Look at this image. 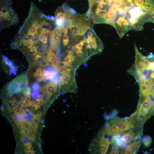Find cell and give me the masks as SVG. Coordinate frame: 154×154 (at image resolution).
I'll return each instance as SVG.
<instances>
[{
  "label": "cell",
  "mask_w": 154,
  "mask_h": 154,
  "mask_svg": "<svg viewBox=\"0 0 154 154\" xmlns=\"http://www.w3.org/2000/svg\"><path fill=\"white\" fill-rule=\"evenodd\" d=\"M45 16L34 2H31L28 15L17 34L33 41L35 45L38 44L39 34Z\"/></svg>",
  "instance_id": "6da1fadb"
},
{
  "label": "cell",
  "mask_w": 154,
  "mask_h": 154,
  "mask_svg": "<svg viewBox=\"0 0 154 154\" xmlns=\"http://www.w3.org/2000/svg\"><path fill=\"white\" fill-rule=\"evenodd\" d=\"M137 121L138 119L135 114L127 119L112 117L108 119L105 125L98 134L109 135H119L133 127Z\"/></svg>",
  "instance_id": "7a4b0ae2"
},
{
  "label": "cell",
  "mask_w": 154,
  "mask_h": 154,
  "mask_svg": "<svg viewBox=\"0 0 154 154\" xmlns=\"http://www.w3.org/2000/svg\"><path fill=\"white\" fill-rule=\"evenodd\" d=\"M66 27L76 37L83 35L90 28H92L90 19L86 14H76L67 23Z\"/></svg>",
  "instance_id": "3957f363"
},
{
  "label": "cell",
  "mask_w": 154,
  "mask_h": 154,
  "mask_svg": "<svg viewBox=\"0 0 154 154\" xmlns=\"http://www.w3.org/2000/svg\"><path fill=\"white\" fill-rule=\"evenodd\" d=\"M126 15L131 29L135 31L141 30L145 22L154 21L153 18L151 15L133 5L130 7Z\"/></svg>",
  "instance_id": "277c9868"
},
{
  "label": "cell",
  "mask_w": 154,
  "mask_h": 154,
  "mask_svg": "<svg viewBox=\"0 0 154 154\" xmlns=\"http://www.w3.org/2000/svg\"><path fill=\"white\" fill-rule=\"evenodd\" d=\"M76 70L61 67L60 73L61 74L58 83L60 93H75L78 86L76 82L75 73Z\"/></svg>",
  "instance_id": "5b68a950"
},
{
  "label": "cell",
  "mask_w": 154,
  "mask_h": 154,
  "mask_svg": "<svg viewBox=\"0 0 154 154\" xmlns=\"http://www.w3.org/2000/svg\"><path fill=\"white\" fill-rule=\"evenodd\" d=\"M83 36L86 41L87 52L89 58L102 52L104 48L103 43L92 28L89 29Z\"/></svg>",
  "instance_id": "8992f818"
},
{
  "label": "cell",
  "mask_w": 154,
  "mask_h": 154,
  "mask_svg": "<svg viewBox=\"0 0 154 154\" xmlns=\"http://www.w3.org/2000/svg\"><path fill=\"white\" fill-rule=\"evenodd\" d=\"M0 31L7 27L15 25L19 21L18 17L11 5L0 6Z\"/></svg>",
  "instance_id": "52a82bcc"
},
{
  "label": "cell",
  "mask_w": 154,
  "mask_h": 154,
  "mask_svg": "<svg viewBox=\"0 0 154 154\" xmlns=\"http://www.w3.org/2000/svg\"><path fill=\"white\" fill-rule=\"evenodd\" d=\"M76 14L75 10L66 3L56 9L55 13V22L58 26L66 27L69 20Z\"/></svg>",
  "instance_id": "ba28073f"
},
{
  "label": "cell",
  "mask_w": 154,
  "mask_h": 154,
  "mask_svg": "<svg viewBox=\"0 0 154 154\" xmlns=\"http://www.w3.org/2000/svg\"><path fill=\"white\" fill-rule=\"evenodd\" d=\"M28 85L27 75L26 74H22L6 84L4 88V91L8 95H11L23 92L28 87Z\"/></svg>",
  "instance_id": "9c48e42d"
},
{
  "label": "cell",
  "mask_w": 154,
  "mask_h": 154,
  "mask_svg": "<svg viewBox=\"0 0 154 154\" xmlns=\"http://www.w3.org/2000/svg\"><path fill=\"white\" fill-rule=\"evenodd\" d=\"M110 142L109 139L104 135H98V137L92 140L89 147L90 153L92 154H106Z\"/></svg>",
  "instance_id": "30bf717a"
},
{
  "label": "cell",
  "mask_w": 154,
  "mask_h": 154,
  "mask_svg": "<svg viewBox=\"0 0 154 154\" xmlns=\"http://www.w3.org/2000/svg\"><path fill=\"white\" fill-rule=\"evenodd\" d=\"M62 34L61 27L56 25L51 30L50 33V48L58 56L61 53L60 44Z\"/></svg>",
  "instance_id": "8fae6325"
},
{
  "label": "cell",
  "mask_w": 154,
  "mask_h": 154,
  "mask_svg": "<svg viewBox=\"0 0 154 154\" xmlns=\"http://www.w3.org/2000/svg\"><path fill=\"white\" fill-rule=\"evenodd\" d=\"M45 96L46 103H52L59 92L58 82H51L41 87L40 89Z\"/></svg>",
  "instance_id": "7c38bea8"
},
{
  "label": "cell",
  "mask_w": 154,
  "mask_h": 154,
  "mask_svg": "<svg viewBox=\"0 0 154 154\" xmlns=\"http://www.w3.org/2000/svg\"><path fill=\"white\" fill-rule=\"evenodd\" d=\"M126 15L118 16L113 26L121 38L131 29L129 21L127 17H126Z\"/></svg>",
  "instance_id": "4fadbf2b"
},
{
  "label": "cell",
  "mask_w": 154,
  "mask_h": 154,
  "mask_svg": "<svg viewBox=\"0 0 154 154\" xmlns=\"http://www.w3.org/2000/svg\"><path fill=\"white\" fill-rule=\"evenodd\" d=\"M137 7L150 15H154V1L153 0H133Z\"/></svg>",
  "instance_id": "5bb4252c"
},
{
  "label": "cell",
  "mask_w": 154,
  "mask_h": 154,
  "mask_svg": "<svg viewBox=\"0 0 154 154\" xmlns=\"http://www.w3.org/2000/svg\"><path fill=\"white\" fill-rule=\"evenodd\" d=\"M154 103V102L153 101L149 96L140 103L138 112L137 113L138 119L139 116L143 117L146 116L148 112L150 111V110Z\"/></svg>",
  "instance_id": "9a60e30c"
},
{
  "label": "cell",
  "mask_w": 154,
  "mask_h": 154,
  "mask_svg": "<svg viewBox=\"0 0 154 154\" xmlns=\"http://www.w3.org/2000/svg\"><path fill=\"white\" fill-rule=\"evenodd\" d=\"M135 58L134 65L131 68L138 73L142 74L146 69L144 63V56L138 51L135 45Z\"/></svg>",
  "instance_id": "2e32d148"
},
{
  "label": "cell",
  "mask_w": 154,
  "mask_h": 154,
  "mask_svg": "<svg viewBox=\"0 0 154 154\" xmlns=\"http://www.w3.org/2000/svg\"><path fill=\"white\" fill-rule=\"evenodd\" d=\"M59 73L53 67H48L46 69L45 75L43 76V80L44 81L48 80L58 83L60 76Z\"/></svg>",
  "instance_id": "e0dca14e"
},
{
  "label": "cell",
  "mask_w": 154,
  "mask_h": 154,
  "mask_svg": "<svg viewBox=\"0 0 154 154\" xmlns=\"http://www.w3.org/2000/svg\"><path fill=\"white\" fill-rule=\"evenodd\" d=\"M135 138V134L133 130H131L127 132L124 133L121 137L123 145H125L129 143Z\"/></svg>",
  "instance_id": "ac0fdd59"
},
{
  "label": "cell",
  "mask_w": 154,
  "mask_h": 154,
  "mask_svg": "<svg viewBox=\"0 0 154 154\" xmlns=\"http://www.w3.org/2000/svg\"><path fill=\"white\" fill-rule=\"evenodd\" d=\"M50 31L49 30L43 29L41 30L38 36V40L42 44H46L48 42Z\"/></svg>",
  "instance_id": "d6986e66"
},
{
  "label": "cell",
  "mask_w": 154,
  "mask_h": 154,
  "mask_svg": "<svg viewBox=\"0 0 154 154\" xmlns=\"http://www.w3.org/2000/svg\"><path fill=\"white\" fill-rule=\"evenodd\" d=\"M140 141L134 142L126 147L123 152L124 154H134L139 149L141 145Z\"/></svg>",
  "instance_id": "ffe728a7"
},
{
  "label": "cell",
  "mask_w": 154,
  "mask_h": 154,
  "mask_svg": "<svg viewBox=\"0 0 154 154\" xmlns=\"http://www.w3.org/2000/svg\"><path fill=\"white\" fill-rule=\"evenodd\" d=\"M111 143L112 147L118 148L123 145L121 137L119 135H113L111 139Z\"/></svg>",
  "instance_id": "44dd1931"
},
{
  "label": "cell",
  "mask_w": 154,
  "mask_h": 154,
  "mask_svg": "<svg viewBox=\"0 0 154 154\" xmlns=\"http://www.w3.org/2000/svg\"><path fill=\"white\" fill-rule=\"evenodd\" d=\"M142 140L144 145L147 147H149L152 142L151 138L148 135L144 136Z\"/></svg>",
  "instance_id": "7402d4cb"
},
{
  "label": "cell",
  "mask_w": 154,
  "mask_h": 154,
  "mask_svg": "<svg viewBox=\"0 0 154 154\" xmlns=\"http://www.w3.org/2000/svg\"><path fill=\"white\" fill-rule=\"evenodd\" d=\"M23 103L26 106H31L32 103L29 98H25L23 101Z\"/></svg>",
  "instance_id": "603a6c76"
},
{
  "label": "cell",
  "mask_w": 154,
  "mask_h": 154,
  "mask_svg": "<svg viewBox=\"0 0 154 154\" xmlns=\"http://www.w3.org/2000/svg\"><path fill=\"white\" fill-rule=\"evenodd\" d=\"M40 100L39 99L37 98L34 102L33 104V106L35 108V110L38 109L40 105Z\"/></svg>",
  "instance_id": "cb8c5ba5"
},
{
  "label": "cell",
  "mask_w": 154,
  "mask_h": 154,
  "mask_svg": "<svg viewBox=\"0 0 154 154\" xmlns=\"http://www.w3.org/2000/svg\"><path fill=\"white\" fill-rule=\"evenodd\" d=\"M0 5H11V0H0Z\"/></svg>",
  "instance_id": "d4e9b609"
},
{
  "label": "cell",
  "mask_w": 154,
  "mask_h": 154,
  "mask_svg": "<svg viewBox=\"0 0 154 154\" xmlns=\"http://www.w3.org/2000/svg\"><path fill=\"white\" fill-rule=\"evenodd\" d=\"M13 109L15 114L17 115L20 113L21 111V108L16 106L14 107Z\"/></svg>",
  "instance_id": "484cf974"
},
{
  "label": "cell",
  "mask_w": 154,
  "mask_h": 154,
  "mask_svg": "<svg viewBox=\"0 0 154 154\" xmlns=\"http://www.w3.org/2000/svg\"><path fill=\"white\" fill-rule=\"evenodd\" d=\"M32 96L34 98H38L40 97V94L38 91L33 90L31 94Z\"/></svg>",
  "instance_id": "4316f807"
},
{
  "label": "cell",
  "mask_w": 154,
  "mask_h": 154,
  "mask_svg": "<svg viewBox=\"0 0 154 154\" xmlns=\"http://www.w3.org/2000/svg\"><path fill=\"white\" fill-rule=\"evenodd\" d=\"M32 88L34 90L37 91H38L40 89V86L37 82L33 83L32 86Z\"/></svg>",
  "instance_id": "83f0119b"
},
{
  "label": "cell",
  "mask_w": 154,
  "mask_h": 154,
  "mask_svg": "<svg viewBox=\"0 0 154 154\" xmlns=\"http://www.w3.org/2000/svg\"><path fill=\"white\" fill-rule=\"evenodd\" d=\"M35 76L36 80L38 82H40L43 80V76L40 73L37 74Z\"/></svg>",
  "instance_id": "f1b7e54d"
},
{
  "label": "cell",
  "mask_w": 154,
  "mask_h": 154,
  "mask_svg": "<svg viewBox=\"0 0 154 154\" xmlns=\"http://www.w3.org/2000/svg\"><path fill=\"white\" fill-rule=\"evenodd\" d=\"M119 152V151L118 148L112 147L110 154H118Z\"/></svg>",
  "instance_id": "f546056e"
},
{
  "label": "cell",
  "mask_w": 154,
  "mask_h": 154,
  "mask_svg": "<svg viewBox=\"0 0 154 154\" xmlns=\"http://www.w3.org/2000/svg\"><path fill=\"white\" fill-rule=\"evenodd\" d=\"M148 70H151L154 71V61L151 62L150 65L147 68H146Z\"/></svg>",
  "instance_id": "4dcf8cb0"
},
{
  "label": "cell",
  "mask_w": 154,
  "mask_h": 154,
  "mask_svg": "<svg viewBox=\"0 0 154 154\" xmlns=\"http://www.w3.org/2000/svg\"><path fill=\"white\" fill-rule=\"evenodd\" d=\"M33 123L37 125L39 123V120L37 118L34 117L33 119Z\"/></svg>",
  "instance_id": "1f68e13d"
},
{
  "label": "cell",
  "mask_w": 154,
  "mask_h": 154,
  "mask_svg": "<svg viewBox=\"0 0 154 154\" xmlns=\"http://www.w3.org/2000/svg\"><path fill=\"white\" fill-rule=\"evenodd\" d=\"M131 6L133 5V0H125Z\"/></svg>",
  "instance_id": "d6a6232c"
},
{
  "label": "cell",
  "mask_w": 154,
  "mask_h": 154,
  "mask_svg": "<svg viewBox=\"0 0 154 154\" xmlns=\"http://www.w3.org/2000/svg\"><path fill=\"white\" fill-rule=\"evenodd\" d=\"M23 133L24 135H28L29 133V129L27 128H25L23 131Z\"/></svg>",
  "instance_id": "836d02e7"
},
{
  "label": "cell",
  "mask_w": 154,
  "mask_h": 154,
  "mask_svg": "<svg viewBox=\"0 0 154 154\" xmlns=\"http://www.w3.org/2000/svg\"><path fill=\"white\" fill-rule=\"evenodd\" d=\"M29 132L31 135H34L35 134L36 132V129H31L29 131Z\"/></svg>",
  "instance_id": "e575fe53"
},
{
  "label": "cell",
  "mask_w": 154,
  "mask_h": 154,
  "mask_svg": "<svg viewBox=\"0 0 154 154\" xmlns=\"http://www.w3.org/2000/svg\"><path fill=\"white\" fill-rule=\"evenodd\" d=\"M46 72V70L45 68L41 69L40 73L42 76H44L45 75Z\"/></svg>",
  "instance_id": "d590c367"
},
{
  "label": "cell",
  "mask_w": 154,
  "mask_h": 154,
  "mask_svg": "<svg viewBox=\"0 0 154 154\" xmlns=\"http://www.w3.org/2000/svg\"><path fill=\"white\" fill-rule=\"evenodd\" d=\"M28 147L29 148L28 149L29 151H32L34 153L35 152V151L34 150V148L31 145H29V146Z\"/></svg>",
  "instance_id": "8d00e7d4"
},
{
  "label": "cell",
  "mask_w": 154,
  "mask_h": 154,
  "mask_svg": "<svg viewBox=\"0 0 154 154\" xmlns=\"http://www.w3.org/2000/svg\"><path fill=\"white\" fill-rule=\"evenodd\" d=\"M17 126L20 129H23L24 127L23 124L22 123H19L17 124Z\"/></svg>",
  "instance_id": "74e56055"
},
{
  "label": "cell",
  "mask_w": 154,
  "mask_h": 154,
  "mask_svg": "<svg viewBox=\"0 0 154 154\" xmlns=\"http://www.w3.org/2000/svg\"><path fill=\"white\" fill-rule=\"evenodd\" d=\"M150 76L151 78H154V72H153L151 73Z\"/></svg>",
  "instance_id": "f35d334b"
},
{
  "label": "cell",
  "mask_w": 154,
  "mask_h": 154,
  "mask_svg": "<svg viewBox=\"0 0 154 154\" xmlns=\"http://www.w3.org/2000/svg\"><path fill=\"white\" fill-rule=\"evenodd\" d=\"M151 94L152 96L154 98V89H152Z\"/></svg>",
  "instance_id": "ab89813d"
},
{
  "label": "cell",
  "mask_w": 154,
  "mask_h": 154,
  "mask_svg": "<svg viewBox=\"0 0 154 154\" xmlns=\"http://www.w3.org/2000/svg\"><path fill=\"white\" fill-rule=\"evenodd\" d=\"M26 153L28 154H33L34 153L29 150V151H27Z\"/></svg>",
  "instance_id": "60d3db41"
},
{
  "label": "cell",
  "mask_w": 154,
  "mask_h": 154,
  "mask_svg": "<svg viewBox=\"0 0 154 154\" xmlns=\"http://www.w3.org/2000/svg\"><path fill=\"white\" fill-rule=\"evenodd\" d=\"M153 18L154 20V16H153ZM153 22L154 23V22Z\"/></svg>",
  "instance_id": "b9f144b4"
}]
</instances>
